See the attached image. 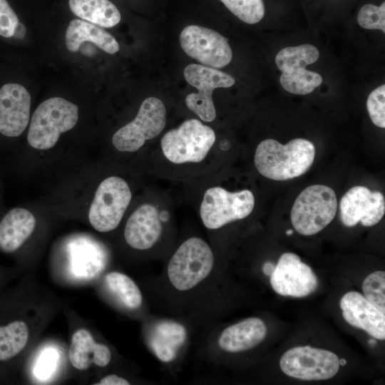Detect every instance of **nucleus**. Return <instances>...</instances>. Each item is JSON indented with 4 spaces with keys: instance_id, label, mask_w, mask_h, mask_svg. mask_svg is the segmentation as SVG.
Wrapping results in <instances>:
<instances>
[{
    "instance_id": "1",
    "label": "nucleus",
    "mask_w": 385,
    "mask_h": 385,
    "mask_svg": "<svg viewBox=\"0 0 385 385\" xmlns=\"http://www.w3.org/2000/svg\"><path fill=\"white\" fill-rule=\"evenodd\" d=\"M314 157V145L307 139L295 138L285 145L274 139H266L257 146L254 163L262 176L282 181L306 173Z\"/></svg>"
},
{
    "instance_id": "2",
    "label": "nucleus",
    "mask_w": 385,
    "mask_h": 385,
    "mask_svg": "<svg viewBox=\"0 0 385 385\" xmlns=\"http://www.w3.org/2000/svg\"><path fill=\"white\" fill-rule=\"evenodd\" d=\"M78 119L76 105L60 97L47 99L36 108L31 117L28 142L35 149H50L56 145L61 133L76 125Z\"/></svg>"
},
{
    "instance_id": "3",
    "label": "nucleus",
    "mask_w": 385,
    "mask_h": 385,
    "mask_svg": "<svg viewBox=\"0 0 385 385\" xmlns=\"http://www.w3.org/2000/svg\"><path fill=\"white\" fill-rule=\"evenodd\" d=\"M215 139L211 127L192 118L166 132L161 138L160 148L172 163H197L206 158Z\"/></svg>"
},
{
    "instance_id": "4",
    "label": "nucleus",
    "mask_w": 385,
    "mask_h": 385,
    "mask_svg": "<svg viewBox=\"0 0 385 385\" xmlns=\"http://www.w3.org/2000/svg\"><path fill=\"white\" fill-rule=\"evenodd\" d=\"M337 209V200L333 189L324 185H312L296 198L290 212L291 222L299 234L313 235L333 220Z\"/></svg>"
},
{
    "instance_id": "5",
    "label": "nucleus",
    "mask_w": 385,
    "mask_h": 385,
    "mask_svg": "<svg viewBox=\"0 0 385 385\" xmlns=\"http://www.w3.org/2000/svg\"><path fill=\"white\" fill-rule=\"evenodd\" d=\"M214 255L202 239L190 237L175 252L168 265V276L173 286L180 291L189 290L211 272Z\"/></svg>"
},
{
    "instance_id": "6",
    "label": "nucleus",
    "mask_w": 385,
    "mask_h": 385,
    "mask_svg": "<svg viewBox=\"0 0 385 385\" xmlns=\"http://www.w3.org/2000/svg\"><path fill=\"white\" fill-rule=\"evenodd\" d=\"M319 57L318 48L308 43L280 50L275 56V63L282 71L279 82L282 88L293 94L307 95L319 86L322 76L305 68Z\"/></svg>"
},
{
    "instance_id": "7",
    "label": "nucleus",
    "mask_w": 385,
    "mask_h": 385,
    "mask_svg": "<svg viewBox=\"0 0 385 385\" xmlns=\"http://www.w3.org/2000/svg\"><path fill=\"white\" fill-rule=\"evenodd\" d=\"M255 204L252 191L230 192L216 186L206 190L200 206V216L208 229L216 230L247 217Z\"/></svg>"
},
{
    "instance_id": "8",
    "label": "nucleus",
    "mask_w": 385,
    "mask_h": 385,
    "mask_svg": "<svg viewBox=\"0 0 385 385\" xmlns=\"http://www.w3.org/2000/svg\"><path fill=\"white\" fill-rule=\"evenodd\" d=\"M132 198L127 182L111 176L98 185L88 212L92 227L100 232L115 229L120 224Z\"/></svg>"
},
{
    "instance_id": "9",
    "label": "nucleus",
    "mask_w": 385,
    "mask_h": 385,
    "mask_svg": "<svg viewBox=\"0 0 385 385\" xmlns=\"http://www.w3.org/2000/svg\"><path fill=\"white\" fill-rule=\"evenodd\" d=\"M165 123L164 103L158 98H147L141 103L135 118L114 133L112 143L118 151L136 152L145 141L158 136Z\"/></svg>"
},
{
    "instance_id": "10",
    "label": "nucleus",
    "mask_w": 385,
    "mask_h": 385,
    "mask_svg": "<svg viewBox=\"0 0 385 385\" xmlns=\"http://www.w3.org/2000/svg\"><path fill=\"white\" fill-rule=\"evenodd\" d=\"M339 357L329 350L299 346L285 351L279 367L286 375L304 381L327 380L339 369Z\"/></svg>"
},
{
    "instance_id": "11",
    "label": "nucleus",
    "mask_w": 385,
    "mask_h": 385,
    "mask_svg": "<svg viewBox=\"0 0 385 385\" xmlns=\"http://www.w3.org/2000/svg\"><path fill=\"white\" fill-rule=\"evenodd\" d=\"M184 77L191 86L198 90L185 98L187 107L202 120L212 122L216 118V111L212 98L217 88H228L235 83L230 74L203 65L192 63L184 69Z\"/></svg>"
},
{
    "instance_id": "12",
    "label": "nucleus",
    "mask_w": 385,
    "mask_h": 385,
    "mask_svg": "<svg viewBox=\"0 0 385 385\" xmlns=\"http://www.w3.org/2000/svg\"><path fill=\"white\" fill-rule=\"evenodd\" d=\"M183 50L203 66L221 68L232 58L227 39L218 32L200 26L190 25L180 35Z\"/></svg>"
},
{
    "instance_id": "13",
    "label": "nucleus",
    "mask_w": 385,
    "mask_h": 385,
    "mask_svg": "<svg viewBox=\"0 0 385 385\" xmlns=\"http://www.w3.org/2000/svg\"><path fill=\"white\" fill-rule=\"evenodd\" d=\"M273 290L284 297H304L318 287V278L312 269L292 252L282 254L270 274Z\"/></svg>"
},
{
    "instance_id": "14",
    "label": "nucleus",
    "mask_w": 385,
    "mask_h": 385,
    "mask_svg": "<svg viewBox=\"0 0 385 385\" xmlns=\"http://www.w3.org/2000/svg\"><path fill=\"white\" fill-rule=\"evenodd\" d=\"M339 210L344 226L354 227L360 222L364 227H371L384 215V197L379 191H371L365 186H354L341 198Z\"/></svg>"
},
{
    "instance_id": "15",
    "label": "nucleus",
    "mask_w": 385,
    "mask_h": 385,
    "mask_svg": "<svg viewBox=\"0 0 385 385\" xmlns=\"http://www.w3.org/2000/svg\"><path fill=\"white\" fill-rule=\"evenodd\" d=\"M31 96L26 88L16 83L0 88V133L7 137L19 136L30 119Z\"/></svg>"
},
{
    "instance_id": "16",
    "label": "nucleus",
    "mask_w": 385,
    "mask_h": 385,
    "mask_svg": "<svg viewBox=\"0 0 385 385\" xmlns=\"http://www.w3.org/2000/svg\"><path fill=\"white\" fill-rule=\"evenodd\" d=\"M342 317L351 326L365 331L372 337L384 340L385 314L363 294L351 291L340 299Z\"/></svg>"
},
{
    "instance_id": "17",
    "label": "nucleus",
    "mask_w": 385,
    "mask_h": 385,
    "mask_svg": "<svg viewBox=\"0 0 385 385\" xmlns=\"http://www.w3.org/2000/svg\"><path fill=\"white\" fill-rule=\"evenodd\" d=\"M162 230L158 209L145 203L139 206L128 219L124 237L130 247L140 250H148L158 241Z\"/></svg>"
},
{
    "instance_id": "18",
    "label": "nucleus",
    "mask_w": 385,
    "mask_h": 385,
    "mask_svg": "<svg viewBox=\"0 0 385 385\" xmlns=\"http://www.w3.org/2000/svg\"><path fill=\"white\" fill-rule=\"evenodd\" d=\"M267 329L258 317L245 319L225 328L221 333L218 344L229 352L250 350L260 344L266 337Z\"/></svg>"
},
{
    "instance_id": "19",
    "label": "nucleus",
    "mask_w": 385,
    "mask_h": 385,
    "mask_svg": "<svg viewBox=\"0 0 385 385\" xmlns=\"http://www.w3.org/2000/svg\"><path fill=\"white\" fill-rule=\"evenodd\" d=\"M68 357L73 367L83 371L91 364L102 367L107 366L111 359V352L107 346L96 343L88 330L80 329L72 336Z\"/></svg>"
},
{
    "instance_id": "20",
    "label": "nucleus",
    "mask_w": 385,
    "mask_h": 385,
    "mask_svg": "<svg viewBox=\"0 0 385 385\" xmlns=\"http://www.w3.org/2000/svg\"><path fill=\"white\" fill-rule=\"evenodd\" d=\"M36 222L28 210H11L0 222V249L5 252L17 250L32 234Z\"/></svg>"
},
{
    "instance_id": "21",
    "label": "nucleus",
    "mask_w": 385,
    "mask_h": 385,
    "mask_svg": "<svg viewBox=\"0 0 385 385\" xmlns=\"http://www.w3.org/2000/svg\"><path fill=\"white\" fill-rule=\"evenodd\" d=\"M66 46L68 51L76 52L85 41L91 42L108 53L113 54L120 49L115 38L97 25L83 20L73 19L66 29Z\"/></svg>"
},
{
    "instance_id": "22",
    "label": "nucleus",
    "mask_w": 385,
    "mask_h": 385,
    "mask_svg": "<svg viewBox=\"0 0 385 385\" xmlns=\"http://www.w3.org/2000/svg\"><path fill=\"white\" fill-rule=\"evenodd\" d=\"M71 11L95 25L111 28L120 21L118 8L108 0H69Z\"/></svg>"
},
{
    "instance_id": "23",
    "label": "nucleus",
    "mask_w": 385,
    "mask_h": 385,
    "mask_svg": "<svg viewBox=\"0 0 385 385\" xmlns=\"http://www.w3.org/2000/svg\"><path fill=\"white\" fill-rule=\"evenodd\" d=\"M186 339L183 326L173 322H163L155 327L150 344L155 355L164 362L172 361L178 349Z\"/></svg>"
},
{
    "instance_id": "24",
    "label": "nucleus",
    "mask_w": 385,
    "mask_h": 385,
    "mask_svg": "<svg viewBox=\"0 0 385 385\" xmlns=\"http://www.w3.org/2000/svg\"><path fill=\"white\" fill-rule=\"evenodd\" d=\"M29 335L27 324L23 321H14L0 326V361L10 359L26 346Z\"/></svg>"
},
{
    "instance_id": "25",
    "label": "nucleus",
    "mask_w": 385,
    "mask_h": 385,
    "mask_svg": "<svg viewBox=\"0 0 385 385\" xmlns=\"http://www.w3.org/2000/svg\"><path fill=\"white\" fill-rule=\"evenodd\" d=\"M105 281L108 288L128 308L137 309L142 304V294L137 284L128 276L118 272L108 273Z\"/></svg>"
},
{
    "instance_id": "26",
    "label": "nucleus",
    "mask_w": 385,
    "mask_h": 385,
    "mask_svg": "<svg viewBox=\"0 0 385 385\" xmlns=\"http://www.w3.org/2000/svg\"><path fill=\"white\" fill-rule=\"evenodd\" d=\"M225 6L242 21L255 24L265 16L262 0H220Z\"/></svg>"
},
{
    "instance_id": "27",
    "label": "nucleus",
    "mask_w": 385,
    "mask_h": 385,
    "mask_svg": "<svg viewBox=\"0 0 385 385\" xmlns=\"http://www.w3.org/2000/svg\"><path fill=\"white\" fill-rule=\"evenodd\" d=\"M364 296L385 314V272L375 271L369 274L362 284Z\"/></svg>"
},
{
    "instance_id": "28",
    "label": "nucleus",
    "mask_w": 385,
    "mask_h": 385,
    "mask_svg": "<svg viewBox=\"0 0 385 385\" xmlns=\"http://www.w3.org/2000/svg\"><path fill=\"white\" fill-rule=\"evenodd\" d=\"M357 22L366 29H379L385 33V3L380 6L364 5L359 11Z\"/></svg>"
},
{
    "instance_id": "29",
    "label": "nucleus",
    "mask_w": 385,
    "mask_h": 385,
    "mask_svg": "<svg viewBox=\"0 0 385 385\" xmlns=\"http://www.w3.org/2000/svg\"><path fill=\"white\" fill-rule=\"evenodd\" d=\"M366 108L372 123L381 128H385V85L383 84L369 94Z\"/></svg>"
},
{
    "instance_id": "30",
    "label": "nucleus",
    "mask_w": 385,
    "mask_h": 385,
    "mask_svg": "<svg viewBox=\"0 0 385 385\" xmlns=\"http://www.w3.org/2000/svg\"><path fill=\"white\" fill-rule=\"evenodd\" d=\"M18 22V16L8 1L0 0V36L5 38L12 37Z\"/></svg>"
},
{
    "instance_id": "31",
    "label": "nucleus",
    "mask_w": 385,
    "mask_h": 385,
    "mask_svg": "<svg viewBox=\"0 0 385 385\" xmlns=\"http://www.w3.org/2000/svg\"><path fill=\"white\" fill-rule=\"evenodd\" d=\"M53 354L51 353H46L43 356V359L41 360L40 364L38 366V373L41 376H46L49 374V371L53 368Z\"/></svg>"
},
{
    "instance_id": "32",
    "label": "nucleus",
    "mask_w": 385,
    "mask_h": 385,
    "mask_svg": "<svg viewBox=\"0 0 385 385\" xmlns=\"http://www.w3.org/2000/svg\"><path fill=\"white\" fill-rule=\"evenodd\" d=\"M96 385H129L128 381L123 377L111 374L103 377Z\"/></svg>"
},
{
    "instance_id": "33",
    "label": "nucleus",
    "mask_w": 385,
    "mask_h": 385,
    "mask_svg": "<svg viewBox=\"0 0 385 385\" xmlns=\"http://www.w3.org/2000/svg\"><path fill=\"white\" fill-rule=\"evenodd\" d=\"M25 34H26L25 26L23 24L18 22V24L14 28L12 37H14L18 39H21L24 37Z\"/></svg>"
},
{
    "instance_id": "34",
    "label": "nucleus",
    "mask_w": 385,
    "mask_h": 385,
    "mask_svg": "<svg viewBox=\"0 0 385 385\" xmlns=\"http://www.w3.org/2000/svg\"><path fill=\"white\" fill-rule=\"evenodd\" d=\"M275 265L271 262H265L262 266V271L265 274L270 275L274 269Z\"/></svg>"
},
{
    "instance_id": "35",
    "label": "nucleus",
    "mask_w": 385,
    "mask_h": 385,
    "mask_svg": "<svg viewBox=\"0 0 385 385\" xmlns=\"http://www.w3.org/2000/svg\"><path fill=\"white\" fill-rule=\"evenodd\" d=\"M339 366H344L346 364V360L345 359H339Z\"/></svg>"
},
{
    "instance_id": "36",
    "label": "nucleus",
    "mask_w": 385,
    "mask_h": 385,
    "mask_svg": "<svg viewBox=\"0 0 385 385\" xmlns=\"http://www.w3.org/2000/svg\"><path fill=\"white\" fill-rule=\"evenodd\" d=\"M292 234H293V230H291V229L286 231V235H291Z\"/></svg>"
},
{
    "instance_id": "37",
    "label": "nucleus",
    "mask_w": 385,
    "mask_h": 385,
    "mask_svg": "<svg viewBox=\"0 0 385 385\" xmlns=\"http://www.w3.org/2000/svg\"><path fill=\"white\" fill-rule=\"evenodd\" d=\"M371 344H376V342L374 340H369V341Z\"/></svg>"
}]
</instances>
